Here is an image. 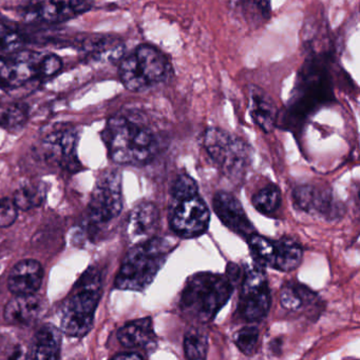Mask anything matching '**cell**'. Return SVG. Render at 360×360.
<instances>
[{"label":"cell","mask_w":360,"mask_h":360,"mask_svg":"<svg viewBox=\"0 0 360 360\" xmlns=\"http://www.w3.org/2000/svg\"><path fill=\"white\" fill-rule=\"evenodd\" d=\"M203 145L218 170L232 180L242 181L251 166V147L236 135L220 128H209L203 136Z\"/></svg>","instance_id":"obj_7"},{"label":"cell","mask_w":360,"mask_h":360,"mask_svg":"<svg viewBox=\"0 0 360 360\" xmlns=\"http://www.w3.org/2000/svg\"><path fill=\"white\" fill-rule=\"evenodd\" d=\"M44 312V300L42 297L31 295L14 296L4 308V317L11 325H30L37 321Z\"/></svg>","instance_id":"obj_19"},{"label":"cell","mask_w":360,"mask_h":360,"mask_svg":"<svg viewBox=\"0 0 360 360\" xmlns=\"http://www.w3.org/2000/svg\"><path fill=\"white\" fill-rule=\"evenodd\" d=\"M249 94H251L252 118L264 132H271L276 126V105L273 99L258 86H252Z\"/></svg>","instance_id":"obj_22"},{"label":"cell","mask_w":360,"mask_h":360,"mask_svg":"<svg viewBox=\"0 0 360 360\" xmlns=\"http://www.w3.org/2000/svg\"><path fill=\"white\" fill-rule=\"evenodd\" d=\"M247 243L256 264L280 272L297 269L304 255L302 245L287 237L273 240L255 233L247 238Z\"/></svg>","instance_id":"obj_10"},{"label":"cell","mask_w":360,"mask_h":360,"mask_svg":"<svg viewBox=\"0 0 360 360\" xmlns=\"http://www.w3.org/2000/svg\"><path fill=\"white\" fill-rule=\"evenodd\" d=\"M168 221L171 231L180 238H197L206 233L211 212L200 193L170 197Z\"/></svg>","instance_id":"obj_9"},{"label":"cell","mask_w":360,"mask_h":360,"mask_svg":"<svg viewBox=\"0 0 360 360\" xmlns=\"http://www.w3.org/2000/svg\"><path fill=\"white\" fill-rule=\"evenodd\" d=\"M209 338L200 329H190L184 338V352L187 360H206Z\"/></svg>","instance_id":"obj_26"},{"label":"cell","mask_w":360,"mask_h":360,"mask_svg":"<svg viewBox=\"0 0 360 360\" xmlns=\"http://www.w3.org/2000/svg\"><path fill=\"white\" fill-rule=\"evenodd\" d=\"M18 209L10 197L0 198V228H8L16 221Z\"/></svg>","instance_id":"obj_31"},{"label":"cell","mask_w":360,"mask_h":360,"mask_svg":"<svg viewBox=\"0 0 360 360\" xmlns=\"http://www.w3.org/2000/svg\"><path fill=\"white\" fill-rule=\"evenodd\" d=\"M92 6L93 0H39L36 16L44 22L57 25L88 12Z\"/></svg>","instance_id":"obj_18"},{"label":"cell","mask_w":360,"mask_h":360,"mask_svg":"<svg viewBox=\"0 0 360 360\" xmlns=\"http://www.w3.org/2000/svg\"><path fill=\"white\" fill-rule=\"evenodd\" d=\"M213 207L222 224L239 236L247 239L255 234L253 224L247 217L240 201L234 195L220 191L213 197Z\"/></svg>","instance_id":"obj_14"},{"label":"cell","mask_w":360,"mask_h":360,"mask_svg":"<svg viewBox=\"0 0 360 360\" xmlns=\"http://www.w3.org/2000/svg\"><path fill=\"white\" fill-rule=\"evenodd\" d=\"M175 249V243L164 237L154 236L135 243L123 259L114 287L123 291L147 289Z\"/></svg>","instance_id":"obj_2"},{"label":"cell","mask_w":360,"mask_h":360,"mask_svg":"<svg viewBox=\"0 0 360 360\" xmlns=\"http://www.w3.org/2000/svg\"><path fill=\"white\" fill-rule=\"evenodd\" d=\"M101 136L109 158L126 166L149 164L161 147L158 133L139 114H118L110 118Z\"/></svg>","instance_id":"obj_1"},{"label":"cell","mask_w":360,"mask_h":360,"mask_svg":"<svg viewBox=\"0 0 360 360\" xmlns=\"http://www.w3.org/2000/svg\"><path fill=\"white\" fill-rule=\"evenodd\" d=\"M25 44L23 34L6 19L0 17V54L15 52Z\"/></svg>","instance_id":"obj_28"},{"label":"cell","mask_w":360,"mask_h":360,"mask_svg":"<svg viewBox=\"0 0 360 360\" xmlns=\"http://www.w3.org/2000/svg\"><path fill=\"white\" fill-rule=\"evenodd\" d=\"M259 331L255 327H245L234 336V342L239 350L247 356L256 354L259 346Z\"/></svg>","instance_id":"obj_30"},{"label":"cell","mask_w":360,"mask_h":360,"mask_svg":"<svg viewBox=\"0 0 360 360\" xmlns=\"http://www.w3.org/2000/svg\"><path fill=\"white\" fill-rule=\"evenodd\" d=\"M252 202L260 213L263 215H272L278 211L283 203L280 190L275 184H268L254 194Z\"/></svg>","instance_id":"obj_23"},{"label":"cell","mask_w":360,"mask_h":360,"mask_svg":"<svg viewBox=\"0 0 360 360\" xmlns=\"http://www.w3.org/2000/svg\"><path fill=\"white\" fill-rule=\"evenodd\" d=\"M160 222V211L154 202L143 201L129 214L127 219L126 234L132 243L154 237Z\"/></svg>","instance_id":"obj_16"},{"label":"cell","mask_w":360,"mask_h":360,"mask_svg":"<svg viewBox=\"0 0 360 360\" xmlns=\"http://www.w3.org/2000/svg\"><path fill=\"white\" fill-rule=\"evenodd\" d=\"M311 297V292L304 285L287 283L281 290L280 302L287 310H299L306 300Z\"/></svg>","instance_id":"obj_29"},{"label":"cell","mask_w":360,"mask_h":360,"mask_svg":"<svg viewBox=\"0 0 360 360\" xmlns=\"http://www.w3.org/2000/svg\"><path fill=\"white\" fill-rule=\"evenodd\" d=\"M27 120V108L18 103L0 107V127L4 130L19 131L25 127Z\"/></svg>","instance_id":"obj_27"},{"label":"cell","mask_w":360,"mask_h":360,"mask_svg":"<svg viewBox=\"0 0 360 360\" xmlns=\"http://www.w3.org/2000/svg\"><path fill=\"white\" fill-rule=\"evenodd\" d=\"M293 202L299 211L328 220L336 219L344 213L342 205L329 191L311 184L297 186L293 191Z\"/></svg>","instance_id":"obj_13"},{"label":"cell","mask_w":360,"mask_h":360,"mask_svg":"<svg viewBox=\"0 0 360 360\" xmlns=\"http://www.w3.org/2000/svg\"><path fill=\"white\" fill-rule=\"evenodd\" d=\"M50 54L18 52L12 58L0 60V86L17 88L36 78L49 77Z\"/></svg>","instance_id":"obj_12"},{"label":"cell","mask_w":360,"mask_h":360,"mask_svg":"<svg viewBox=\"0 0 360 360\" xmlns=\"http://www.w3.org/2000/svg\"><path fill=\"white\" fill-rule=\"evenodd\" d=\"M118 340L128 349H147L156 344V334L150 317L137 319L123 326L118 332Z\"/></svg>","instance_id":"obj_21"},{"label":"cell","mask_w":360,"mask_h":360,"mask_svg":"<svg viewBox=\"0 0 360 360\" xmlns=\"http://www.w3.org/2000/svg\"><path fill=\"white\" fill-rule=\"evenodd\" d=\"M243 16L252 25H263L272 15L271 0H239Z\"/></svg>","instance_id":"obj_25"},{"label":"cell","mask_w":360,"mask_h":360,"mask_svg":"<svg viewBox=\"0 0 360 360\" xmlns=\"http://www.w3.org/2000/svg\"><path fill=\"white\" fill-rule=\"evenodd\" d=\"M171 73L166 55L151 44H141L120 59L118 76L127 90L145 92L164 84Z\"/></svg>","instance_id":"obj_6"},{"label":"cell","mask_w":360,"mask_h":360,"mask_svg":"<svg viewBox=\"0 0 360 360\" xmlns=\"http://www.w3.org/2000/svg\"><path fill=\"white\" fill-rule=\"evenodd\" d=\"M101 275L94 266L82 273L58 311L59 330L69 338H80L91 331L101 296Z\"/></svg>","instance_id":"obj_3"},{"label":"cell","mask_w":360,"mask_h":360,"mask_svg":"<svg viewBox=\"0 0 360 360\" xmlns=\"http://www.w3.org/2000/svg\"><path fill=\"white\" fill-rule=\"evenodd\" d=\"M241 275L239 312L247 321H261L268 315L272 302L266 271L259 264H252L245 266Z\"/></svg>","instance_id":"obj_11"},{"label":"cell","mask_w":360,"mask_h":360,"mask_svg":"<svg viewBox=\"0 0 360 360\" xmlns=\"http://www.w3.org/2000/svg\"><path fill=\"white\" fill-rule=\"evenodd\" d=\"M46 198V188L42 184H25L17 188L13 196V201L17 209L29 211L35 207H39Z\"/></svg>","instance_id":"obj_24"},{"label":"cell","mask_w":360,"mask_h":360,"mask_svg":"<svg viewBox=\"0 0 360 360\" xmlns=\"http://www.w3.org/2000/svg\"><path fill=\"white\" fill-rule=\"evenodd\" d=\"M329 52L311 50L298 74L290 103L291 115L304 118L321 105L333 101V80L330 73Z\"/></svg>","instance_id":"obj_4"},{"label":"cell","mask_w":360,"mask_h":360,"mask_svg":"<svg viewBox=\"0 0 360 360\" xmlns=\"http://www.w3.org/2000/svg\"><path fill=\"white\" fill-rule=\"evenodd\" d=\"M76 143L75 131H58L46 137L42 143V154L48 162L67 170H76L78 166L75 155Z\"/></svg>","instance_id":"obj_15"},{"label":"cell","mask_w":360,"mask_h":360,"mask_svg":"<svg viewBox=\"0 0 360 360\" xmlns=\"http://www.w3.org/2000/svg\"><path fill=\"white\" fill-rule=\"evenodd\" d=\"M61 330L46 323L36 332L27 360H61Z\"/></svg>","instance_id":"obj_20"},{"label":"cell","mask_w":360,"mask_h":360,"mask_svg":"<svg viewBox=\"0 0 360 360\" xmlns=\"http://www.w3.org/2000/svg\"><path fill=\"white\" fill-rule=\"evenodd\" d=\"M123 205L122 175L118 171H105L91 193L85 224L90 232H97L120 216Z\"/></svg>","instance_id":"obj_8"},{"label":"cell","mask_w":360,"mask_h":360,"mask_svg":"<svg viewBox=\"0 0 360 360\" xmlns=\"http://www.w3.org/2000/svg\"><path fill=\"white\" fill-rule=\"evenodd\" d=\"M234 283L226 274L201 272L192 275L182 291V312L200 323L213 321L232 296Z\"/></svg>","instance_id":"obj_5"},{"label":"cell","mask_w":360,"mask_h":360,"mask_svg":"<svg viewBox=\"0 0 360 360\" xmlns=\"http://www.w3.org/2000/svg\"><path fill=\"white\" fill-rule=\"evenodd\" d=\"M44 275V269L37 260H21L8 274V291L14 296L36 294L42 287Z\"/></svg>","instance_id":"obj_17"},{"label":"cell","mask_w":360,"mask_h":360,"mask_svg":"<svg viewBox=\"0 0 360 360\" xmlns=\"http://www.w3.org/2000/svg\"><path fill=\"white\" fill-rule=\"evenodd\" d=\"M110 360H143V359L137 353H123V354L116 355Z\"/></svg>","instance_id":"obj_32"}]
</instances>
